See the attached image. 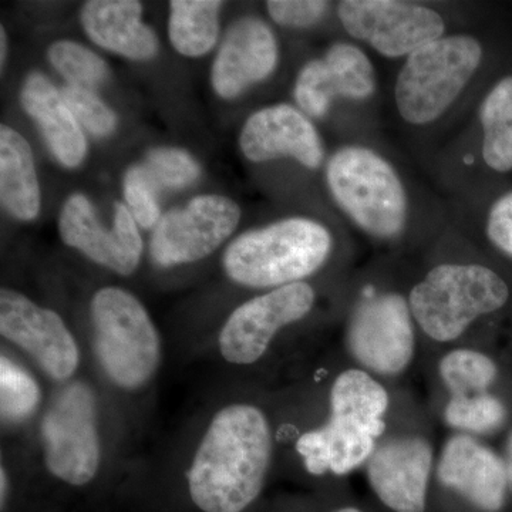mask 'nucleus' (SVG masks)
Here are the masks:
<instances>
[{
  "mask_svg": "<svg viewBox=\"0 0 512 512\" xmlns=\"http://www.w3.org/2000/svg\"><path fill=\"white\" fill-rule=\"evenodd\" d=\"M272 437L261 410L231 404L212 419L188 471L191 500L204 512H242L264 487Z\"/></svg>",
  "mask_w": 512,
  "mask_h": 512,
  "instance_id": "nucleus-1",
  "label": "nucleus"
},
{
  "mask_svg": "<svg viewBox=\"0 0 512 512\" xmlns=\"http://www.w3.org/2000/svg\"><path fill=\"white\" fill-rule=\"evenodd\" d=\"M332 417L320 430L309 431L296 448L306 470L315 476L326 471L343 476L372 454L383 433L387 410L386 390L365 372L348 370L333 384Z\"/></svg>",
  "mask_w": 512,
  "mask_h": 512,
  "instance_id": "nucleus-2",
  "label": "nucleus"
},
{
  "mask_svg": "<svg viewBox=\"0 0 512 512\" xmlns=\"http://www.w3.org/2000/svg\"><path fill=\"white\" fill-rule=\"evenodd\" d=\"M332 249L328 229L308 218H288L252 229L225 251V272L249 288H281L308 278Z\"/></svg>",
  "mask_w": 512,
  "mask_h": 512,
  "instance_id": "nucleus-3",
  "label": "nucleus"
},
{
  "mask_svg": "<svg viewBox=\"0 0 512 512\" xmlns=\"http://www.w3.org/2000/svg\"><path fill=\"white\" fill-rule=\"evenodd\" d=\"M94 353L111 382L136 390L156 375L160 336L143 303L133 293L107 286L92 299Z\"/></svg>",
  "mask_w": 512,
  "mask_h": 512,
  "instance_id": "nucleus-4",
  "label": "nucleus"
},
{
  "mask_svg": "<svg viewBox=\"0 0 512 512\" xmlns=\"http://www.w3.org/2000/svg\"><path fill=\"white\" fill-rule=\"evenodd\" d=\"M326 181L336 204L363 231L393 238L407 220V195L396 170L366 147L340 148L326 167Z\"/></svg>",
  "mask_w": 512,
  "mask_h": 512,
  "instance_id": "nucleus-5",
  "label": "nucleus"
},
{
  "mask_svg": "<svg viewBox=\"0 0 512 512\" xmlns=\"http://www.w3.org/2000/svg\"><path fill=\"white\" fill-rule=\"evenodd\" d=\"M510 291L483 265H440L410 293V311L421 329L439 342L466 332L480 316L503 308Z\"/></svg>",
  "mask_w": 512,
  "mask_h": 512,
  "instance_id": "nucleus-6",
  "label": "nucleus"
},
{
  "mask_svg": "<svg viewBox=\"0 0 512 512\" xmlns=\"http://www.w3.org/2000/svg\"><path fill=\"white\" fill-rule=\"evenodd\" d=\"M483 59L471 36L440 37L407 56L397 77V110L414 126L433 123L460 96Z\"/></svg>",
  "mask_w": 512,
  "mask_h": 512,
  "instance_id": "nucleus-7",
  "label": "nucleus"
},
{
  "mask_svg": "<svg viewBox=\"0 0 512 512\" xmlns=\"http://www.w3.org/2000/svg\"><path fill=\"white\" fill-rule=\"evenodd\" d=\"M47 470L70 485L89 484L100 467L97 403L82 382L60 390L40 424Z\"/></svg>",
  "mask_w": 512,
  "mask_h": 512,
  "instance_id": "nucleus-8",
  "label": "nucleus"
},
{
  "mask_svg": "<svg viewBox=\"0 0 512 512\" xmlns=\"http://www.w3.org/2000/svg\"><path fill=\"white\" fill-rule=\"evenodd\" d=\"M241 220V208L222 195H201L180 210L167 212L150 242L158 266L191 264L207 258L224 244Z\"/></svg>",
  "mask_w": 512,
  "mask_h": 512,
  "instance_id": "nucleus-9",
  "label": "nucleus"
},
{
  "mask_svg": "<svg viewBox=\"0 0 512 512\" xmlns=\"http://www.w3.org/2000/svg\"><path fill=\"white\" fill-rule=\"evenodd\" d=\"M338 13L350 36L386 57L410 56L443 37L446 29L436 10L397 0H345Z\"/></svg>",
  "mask_w": 512,
  "mask_h": 512,
  "instance_id": "nucleus-10",
  "label": "nucleus"
},
{
  "mask_svg": "<svg viewBox=\"0 0 512 512\" xmlns=\"http://www.w3.org/2000/svg\"><path fill=\"white\" fill-rule=\"evenodd\" d=\"M315 291L305 282L281 286L242 303L231 313L220 333V352L234 365L261 359L276 333L311 312Z\"/></svg>",
  "mask_w": 512,
  "mask_h": 512,
  "instance_id": "nucleus-11",
  "label": "nucleus"
},
{
  "mask_svg": "<svg viewBox=\"0 0 512 512\" xmlns=\"http://www.w3.org/2000/svg\"><path fill=\"white\" fill-rule=\"evenodd\" d=\"M0 333L57 382L69 380L79 367V346L63 319L13 289L0 292Z\"/></svg>",
  "mask_w": 512,
  "mask_h": 512,
  "instance_id": "nucleus-12",
  "label": "nucleus"
},
{
  "mask_svg": "<svg viewBox=\"0 0 512 512\" xmlns=\"http://www.w3.org/2000/svg\"><path fill=\"white\" fill-rule=\"evenodd\" d=\"M59 232L67 247L116 274L131 275L140 264L143 239L136 220L121 202L114 207L113 227L109 229L96 217L86 195L73 194L60 212Z\"/></svg>",
  "mask_w": 512,
  "mask_h": 512,
  "instance_id": "nucleus-13",
  "label": "nucleus"
},
{
  "mask_svg": "<svg viewBox=\"0 0 512 512\" xmlns=\"http://www.w3.org/2000/svg\"><path fill=\"white\" fill-rule=\"evenodd\" d=\"M348 340L350 352L367 369L383 375L402 372L414 352L409 305L394 293L366 299L353 313Z\"/></svg>",
  "mask_w": 512,
  "mask_h": 512,
  "instance_id": "nucleus-14",
  "label": "nucleus"
},
{
  "mask_svg": "<svg viewBox=\"0 0 512 512\" xmlns=\"http://www.w3.org/2000/svg\"><path fill=\"white\" fill-rule=\"evenodd\" d=\"M375 89V69L369 57L359 47L339 42L330 46L322 59L302 67L293 94L302 113L320 119L336 97L365 100Z\"/></svg>",
  "mask_w": 512,
  "mask_h": 512,
  "instance_id": "nucleus-15",
  "label": "nucleus"
},
{
  "mask_svg": "<svg viewBox=\"0 0 512 512\" xmlns=\"http://www.w3.org/2000/svg\"><path fill=\"white\" fill-rule=\"evenodd\" d=\"M278 42L258 18H242L228 29L211 70L212 89L225 100L268 79L278 66Z\"/></svg>",
  "mask_w": 512,
  "mask_h": 512,
  "instance_id": "nucleus-16",
  "label": "nucleus"
},
{
  "mask_svg": "<svg viewBox=\"0 0 512 512\" xmlns=\"http://www.w3.org/2000/svg\"><path fill=\"white\" fill-rule=\"evenodd\" d=\"M239 147L252 163L289 157L311 170L318 168L325 157L312 121L288 104L265 107L252 114L242 128Z\"/></svg>",
  "mask_w": 512,
  "mask_h": 512,
  "instance_id": "nucleus-17",
  "label": "nucleus"
},
{
  "mask_svg": "<svg viewBox=\"0 0 512 512\" xmlns=\"http://www.w3.org/2000/svg\"><path fill=\"white\" fill-rule=\"evenodd\" d=\"M431 460L433 451L424 440L387 441L370 460V484L393 511L424 512Z\"/></svg>",
  "mask_w": 512,
  "mask_h": 512,
  "instance_id": "nucleus-18",
  "label": "nucleus"
},
{
  "mask_svg": "<svg viewBox=\"0 0 512 512\" xmlns=\"http://www.w3.org/2000/svg\"><path fill=\"white\" fill-rule=\"evenodd\" d=\"M439 480L485 512L503 508L507 467L490 448L466 436L448 441L439 466Z\"/></svg>",
  "mask_w": 512,
  "mask_h": 512,
  "instance_id": "nucleus-19",
  "label": "nucleus"
},
{
  "mask_svg": "<svg viewBox=\"0 0 512 512\" xmlns=\"http://www.w3.org/2000/svg\"><path fill=\"white\" fill-rule=\"evenodd\" d=\"M82 25L97 46L131 60H150L158 53L154 30L143 20L136 0H90L82 9Z\"/></svg>",
  "mask_w": 512,
  "mask_h": 512,
  "instance_id": "nucleus-20",
  "label": "nucleus"
},
{
  "mask_svg": "<svg viewBox=\"0 0 512 512\" xmlns=\"http://www.w3.org/2000/svg\"><path fill=\"white\" fill-rule=\"evenodd\" d=\"M20 103L40 127L56 160L67 168L79 167L87 156L86 136L55 84L45 74H29Z\"/></svg>",
  "mask_w": 512,
  "mask_h": 512,
  "instance_id": "nucleus-21",
  "label": "nucleus"
},
{
  "mask_svg": "<svg viewBox=\"0 0 512 512\" xmlns=\"http://www.w3.org/2000/svg\"><path fill=\"white\" fill-rule=\"evenodd\" d=\"M0 201L20 221L36 220L42 207L32 148L19 131L6 124L0 127Z\"/></svg>",
  "mask_w": 512,
  "mask_h": 512,
  "instance_id": "nucleus-22",
  "label": "nucleus"
},
{
  "mask_svg": "<svg viewBox=\"0 0 512 512\" xmlns=\"http://www.w3.org/2000/svg\"><path fill=\"white\" fill-rule=\"evenodd\" d=\"M220 0H173L168 36L180 55L200 57L211 52L220 35Z\"/></svg>",
  "mask_w": 512,
  "mask_h": 512,
  "instance_id": "nucleus-23",
  "label": "nucleus"
},
{
  "mask_svg": "<svg viewBox=\"0 0 512 512\" xmlns=\"http://www.w3.org/2000/svg\"><path fill=\"white\" fill-rule=\"evenodd\" d=\"M483 158L498 173L512 170V77L501 80L485 97L480 109Z\"/></svg>",
  "mask_w": 512,
  "mask_h": 512,
  "instance_id": "nucleus-24",
  "label": "nucleus"
},
{
  "mask_svg": "<svg viewBox=\"0 0 512 512\" xmlns=\"http://www.w3.org/2000/svg\"><path fill=\"white\" fill-rule=\"evenodd\" d=\"M42 400L39 384L9 357L0 360V413L3 423L19 424L35 414Z\"/></svg>",
  "mask_w": 512,
  "mask_h": 512,
  "instance_id": "nucleus-25",
  "label": "nucleus"
},
{
  "mask_svg": "<svg viewBox=\"0 0 512 512\" xmlns=\"http://www.w3.org/2000/svg\"><path fill=\"white\" fill-rule=\"evenodd\" d=\"M47 59L67 86L93 90L106 82L109 69L92 50L72 40H59L49 47Z\"/></svg>",
  "mask_w": 512,
  "mask_h": 512,
  "instance_id": "nucleus-26",
  "label": "nucleus"
},
{
  "mask_svg": "<svg viewBox=\"0 0 512 512\" xmlns=\"http://www.w3.org/2000/svg\"><path fill=\"white\" fill-rule=\"evenodd\" d=\"M440 375L454 396L481 394L493 383L497 367L493 360L473 350H456L444 357Z\"/></svg>",
  "mask_w": 512,
  "mask_h": 512,
  "instance_id": "nucleus-27",
  "label": "nucleus"
},
{
  "mask_svg": "<svg viewBox=\"0 0 512 512\" xmlns=\"http://www.w3.org/2000/svg\"><path fill=\"white\" fill-rule=\"evenodd\" d=\"M143 165L157 190H181L200 177V165L187 151L161 147L147 154Z\"/></svg>",
  "mask_w": 512,
  "mask_h": 512,
  "instance_id": "nucleus-28",
  "label": "nucleus"
},
{
  "mask_svg": "<svg viewBox=\"0 0 512 512\" xmlns=\"http://www.w3.org/2000/svg\"><path fill=\"white\" fill-rule=\"evenodd\" d=\"M446 420L457 429L491 433L503 426L505 409L500 400L488 394L453 396L446 409Z\"/></svg>",
  "mask_w": 512,
  "mask_h": 512,
  "instance_id": "nucleus-29",
  "label": "nucleus"
},
{
  "mask_svg": "<svg viewBox=\"0 0 512 512\" xmlns=\"http://www.w3.org/2000/svg\"><path fill=\"white\" fill-rule=\"evenodd\" d=\"M62 94L82 128L97 137H107L114 133L119 123L116 113L93 90L66 86Z\"/></svg>",
  "mask_w": 512,
  "mask_h": 512,
  "instance_id": "nucleus-30",
  "label": "nucleus"
},
{
  "mask_svg": "<svg viewBox=\"0 0 512 512\" xmlns=\"http://www.w3.org/2000/svg\"><path fill=\"white\" fill-rule=\"evenodd\" d=\"M124 198L128 211L143 228L157 227L161 220L160 204L156 185L147 177L143 165L128 168L123 181Z\"/></svg>",
  "mask_w": 512,
  "mask_h": 512,
  "instance_id": "nucleus-31",
  "label": "nucleus"
},
{
  "mask_svg": "<svg viewBox=\"0 0 512 512\" xmlns=\"http://www.w3.org/2000/svg\"><path fill=\"white\" fill-rule=\"evenodd\" d=\"M269 16L288 28H309L323 19L329 3L323 0H271L266 3Z\"/></svg>",
  "mask_w": 512,
  "mask_h": 512,
  "instance_id": "nucleus-32",
  "label": "nucleus"
},
{
  "mask_svg": "<svg viewBox=\"0 0 512 512\" xmlns=\"http://www.w3.org/2000/svg\"><path fill=\"white\" fill-rule=\"evenodd\" d=\"M487 234L495 247L512 256V192L495 201L488 215Z\"/></svg>",
  "mask_w": 512,
  "mask_h": 512,
  "instance_id": "nucleus-33",
  "label": "nucleus"
},
{
  "mask_svg": "<svg viewBox=\"0 0 512 512\" xmlns=\"http://www.w3.org/2000/svg\"><path fill=\"white\" fill-rule=\"evenodd\" d=\"M6 50H8V37H6V32H5V28H0V62H2V67H3V64H5V59H6Z\"/></svg>",
  "mask_w": 512,
  "mask_h": 512,
  "instance_id": "nucleus-34",
  "label": "nucleus"
},
{
  "mask_svg": "<svg viewBox=\"0 0 512 512\" xmlns=\"http://www.w3.org/2000/svg\"><path fill=\"white\" fill-rule=\"evenodd\" d=\"M505 467H507L508 484H510L512 490V436L510 443H508L507 463H505Z\"/></svg>",
  "mask_w": 512,
  "mask_h": 512,
  "instance_id": "nucleus-35",
  "label": "nucleus"
},
{
  "mask_svg": "<svg viewBox=\"0 0 512 512\" xmlns=\"http://www.w3.org/2000/svg\"><path fill=\"white\" fill-rule=\"evenodd\" d=\"M0 480H2V507H5L6 494H8V476H6L5 468H2V474H0Z\"/></svg>",
  "mask_w": 512,
  "mask_h": 512,
  "instance_id": "nucleus-36",
  "label": "nucleus"
},
{
  "mask_svg": "<svg viewBox=\"0 0 512 512\" xmlns=\"http://www.w3.org/2000/svg\"><path fill=\"white\" fill-rule=\"evenodd\" d=\"M338 512H362V511L356 510V508H343V510H340Z\"/></svg>",
  "mask_w": 512,
  "mask_h": 512,
  "instance_id": "nucleus-37",
  "label": "nucleus"
}]
</instances>
